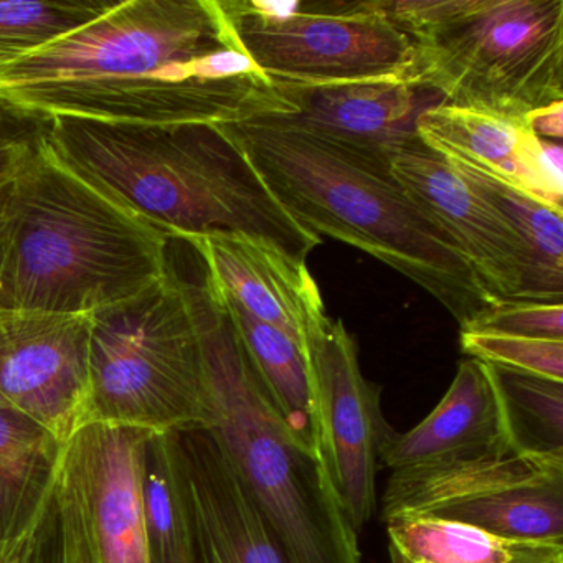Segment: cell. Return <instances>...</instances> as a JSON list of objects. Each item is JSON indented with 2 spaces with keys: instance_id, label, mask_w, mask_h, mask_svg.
<instances>
[{
  "instance_id": "cell-2",
  "label": "cell",
  "mask_w": 563,
  "mask_h": 563,
  "mask_svg": "<svg viewBox=\"0 0 563 563\" xmlns=\"http://www.w3.org/2000/svg\"><path fill=\"white\" fill-rule=\"evenodd\" d=\"M219 126L309 232L355 246L411 279L461 329L496 305L457 243L395 177L384 150L319 133L288 114Z\"/></svg>"
},
{
  "instance_id": "cell-4",
  "label": "cell",
  "mask_w": 563,
  "mask_h": 563,
  "mask_svg": "<svg viewBox=\"0 0 563 563\" xmlns=\"http://www.w3.org/2000/svg\"><path fill=\"white\" fill-rule=\"evenodd\" d=\"M169 240L65 166L45 137L12 183L0 308L93 314L163 278Z\"/></svg>"
},
{
  "instance_id": "cell-12",
  "label": "cell",
  "mask_w": 563,
  "mask_h": 563,
  "mask_svg": "<svg viewBox=\"0 0 563 563\" xmlns=\"http://www.w3.org/2000/svg\"><path fill=\"white\" fill-rule=\"evenodd\" d=\"M90 331V314L0 308V408L65 443L87 418Z\"/></svg>"
},
{
  "instance_id": "cell-13",
  "label": "cell",
  "mask_w": 563,
  "mask_h": 563,
  "mask_svg": "<svg viewBox=\"0 0 563 563\" xmlns=\"http://www.w3.org/2000/svg\"><path fill=\"white\" fill-rule=\"evenodd\" d=\"M385 154L401 186L457 243L487 295L497 302L520 301L526 250L503 216L417 134Z\"/></svg>"
},
{
  "instance_id": "cell-17",
  "label": "cell",
  "mask_w": 563,
  "mask_h": 563,
  "mask_svg": "<svg viewBox=\"0 0 563 563\" xmlns=\"http://www.w3.org/2000/svg\"><path fill=\"white\" fill-rule=\"evenodd\" d=\"M295 104L292 121L319 133L387 150L417 134L421 114L444 103L413 81H347L331 85L276 84Z\"/></svg>"
},
{
  "instance_id": "cell-31",
  "label": "cell",
  "mask_w": 563,
  "mask_h": 563,
  "mask_svg": "<svg viewBox=\"0 0 563 563\" xmlns=\"http://www.w3.org/2000/svg\"><path fill=\"white\" fill-rule=\"evenodd\" d=\"M34 527L29 532H25L24 536L0 542V563H24Z\"/></svg>"
},
{
  "instance_id": "cell-5",
  "label": "cell",
  "mask_w": 563,
  "mask_h": 563,
  "mask_svg": "<svg viewBox=\"0 0 563 563\" xmlns=\"http://www.w3.org/2000/svg\"><path fill=\"white\" fill-rule=\"evenodd\" d=\"M196 256L184 278L199 329L209 387L207 430L229 457L291 563H362L318 454L302 448L276 413L233 324L219 286Z\"/></svg>"
},
{
  "instance_id": "cell-15",
  "label": "cell",
  "mask_w": 563,
  "mask_h": 563,
  "mask_svg": "<svg viewBox=\"0 0 563 563\" xmlns=\"http://www.w3.org/2000/svg\"><path fill=\"white\" fill-rule=\"evenodd\" d=\"M417 136L441 156L490 174L563 212L562 144L540 140L526 121L441 103L421 114Z\"/></svg>"
},
{
  "instance_id": "cell-26",
  "label": "cell",
  "mask_w": 563,
  "mask_h": 563,
  "mask_svg": "<svg viewBox=\"0 0 563 563\" xmlns=\"http://www.w3.org/2000/svg\"><path fill=\"white\" fill-rule=\"evenodd\" d=\"M461 349L484 364L563 382V341L461 331Z\"/></svg>"
},
{
  "instance_id": "cell-32",
  "label": "cell",
  "mask_w": 563,
  "mask_h": 563,
  "mask_svg": "<svg viewBox=\"0 0 563 563\" xmlns=\"http://www.w3.org/2000/svg\"><path fill=\"white\" fill-rule=\"evenodd\" d=\"M12 183L0 186V272L4 265L5 243H8V203L11 197Z\"/></svg>"
},
{
  "instance_id": "cell-11",
  "label": "cell",
  "mask_w": 563,
  "mask_h": 563,
  "mask_svg": "<svg viewBox=\"0 0 563 563\" xmlns=\"http://www.w3.org/2000/svg\"><path fill=\"white\" fill-rule=\"evenodd\" d=\"M314 384L318 456L355 532L377 509L378 454L391 428L380 407V388L358 365V349L344 322L325 319L306 345Z\"/></svg>"
},
{
  "instance_id": "cell-14",
  "label": "cell",
  "mask_w": 563,
  "mask_h": 563,
  "mask_svg": "<svg viewBox=\"0 0 563 563\" xmlns=\"http://www.w3.org/2000/svg\"><path fill=\"white\" fill-rule=\"evenodd\" d=\"M190 529V563H291L207 428L173 431Z\"/></svg>"
},
{
  "instance_id": "cell-30",
  "label": "cell",
  "mask_w": 563,
  "mask_h": 563,
  "mask_svg": "<svg viewBox=\"0 0 563 563\" xmlns=\"http://www.w3.org/2000/svg\"><path fill=\"white\" fill-rule=\"evenodd\" d=\"M526 123L540 140L560 143L563 136V103H555L545 110L536 111L527 117Z\"/></svg>"
},
{
  "instance_id": "cell-8",
  "label": "cell",
  "mask_w": 563,
  "mask_h": 563,
  "mask_svg": "<svg viewBox=\"0 0 563 563\" xmlns=\"http://www.w3.org/2000/svg\"><path fill=\"white\" fill-rule=\"evenodd\" d=\"M240 48L275 84L413 81V41L375 0H298L292 14L265 18L242 0H220Z\"/></svg>"
},
{
  "instance_id": "cell-25",
  "label": "cell",
  "mask_w": 563,
  "mask_h": 563,
  "mask_svg": "<svg viewBox=\"0 0 563 563\" xmlns=\"http://www.w3.org/2000/svg\"><path fill=\"white\" fill-rule=\"evenodd\" d=\"M108 0L0 2V65L25 57L110 11Z\"/></svg>"
},
{
  "instance_id": "cell-18",
  "label": "cell",
  "mask_w": 563,
  "mask_h": 563,
  "mask_svg": "<svg viewBox=\"0 0 563 563\" xmlns=\"http://www.w3.org/2000/svg\"><path fill=\"white\" fill-rule=\"evenodd\" d=\"M509 448L483 362L464 358L440 404L407 433L388 434L378 460L391 471L467 460Z\"/></svg>"
},
{
  "instance_id": "cell-9",
  "label": "cell",
  "mask_w": 563,
  "mask_h": 563,
  "mask_svg": "<svg viewBox=\"0 0 563 563\" xmlns=\"http://www.w3.org/2000/svg\"><path fill=\"white\" fill-rule=\"evenodd\" d=\"M438 517L516 542L563 547V461L510 448L431 466L391 471L382 520Z\"/></svg>"
},
{
  "instance_id": "cell-27",
  "label": "cell",
  "mask_w": 563,
  "mask_h": 563,
  "mask_svg": "<svg viewBox=\"0 0 563 563\" xmlns=\"http://www.w3.org/2000/svg\"><path fill=\"white\" fill-rule=\"evenodd\" d=\"M461 331L486 334L516 335V338L563 341V305L543 302H496L479 318Z\"/></svg>"
},
{
  "instance_id": "cell-21",
  "label": "cell",
  "mask_w": 563,
  "mask_h": 563,
  "mask_svg": "<svg viewBox=\"0 0 563 563\" xmlns=\"http://www.w3.org/2000/svg\"><path fill=\"white\" fill-rule=\"evenodd\" d=\"M448 161L519 236L527 256L526 283L520 301L563 305L562 212L490 174Z\"/></svg>"
},
{
  "instance_id": "cell-6",
  "label": "cell",
  "mask_w": 563,
  "mask_h": 563,
  "mask_svg": "<svg viewBox=\"0 0 563 563\" xmlns=\"http://www.w3.org/2000/svg\"><path fill=\"white\" fill-rule=\"evenodd\" d=\"M85 423L173 433L210 423L199 329L173 265L133 298L90 314Z\"/></svg>"
},
{
  "instance_id": "cell-29",
  "label": "cell",
  "mask_w": 563,
  "mask_h": 563,
  "mask_svg": "<svg viewBox=\"0 0 563 563\" xmlns=\"http://www.w3.org/2000/svg\"><path fill=\"white\" fill-rule=\"evenodd\" d=\"M24 563H68L52 499L38 519L37 526L32 530Z\"/></svg>"
},
{
  "instance_id": "cell-23",
  "label": "cell",
  "mask_w": 563,
  "mask_h": 563,
  "mask_svg": "<svg viewBox=\"0 0 563 563\" xmlns=\"http://www.w3.org/2000/svg\"><path fill=\"white\" fill-rule=\"evenodd\" d=\"M484 368L510 450L533 460L563 461V382L493 364Z\"/></svg>"
},
{
  "instance_id": "cell-10",
  "label": "cell",
  "mask_w": 563,
  "mask_h": 563,
  "mask_svg": "<svg viewBox=\"0 0 563 563\" xmlns=\"http://www.w3.org/2000/svg\"><path fill=\"white\" fill-rule=\"evenodd\" d=\"M151 434L85 423L65 441L52 504L68 563H150L143 466Z\"/></svg>"
},
{
  "instance_id": "cell-3",
  "label": "cell",
  "mask_w": 563,
  "mask_h": 563,
  "mask_svg": "<svg viewBox=\"0 0 563 563\" xmlns=\"http://www.w3.org/2000/svg\"><path fill=\"white\" fill-rule=\"evenodd\" d=\"M55 156L170 240L240 235L308 262L321 236L275 199L242 147L217 124H110L54 118Z\"/></svg>"
},
{
  "instance_id": "cell-24",
  "label": "cell",
  "mask_w": 563,
  "mask_h": 563,
  "mask_svg": "<svg viewBox=\"0 0 563 563\" xmlns=\"http://www.w3.org/2000/svg\"><path fill=\"white\" fill-rule=\"evenodd\" d=\"M143 517L150 563H190V529L173 433H153L144 451Z\"/></svg>"
},
{
  "instance_id": "cell-16",
  "label": "cell",
  "mask_w": 563,
  "mask_h": 563,
  "mask_svg": "<svg viewBox=\"0 0 563 563\" xmlns=\"http://www.w3.org/2000/svg\"><path fill=\"white\" fill-rule=\"evenodd\" d=\"M230 299L258 321L285 332L306 352L309 335L329 318L308 265L240 235L186 236ZM308 355V354H306Z\"/></svg>"
},
{
  "instance_id": "cell-28",
  "label": "cell",
  "mask_w": 563,
  "mask_h": 563,
  "mask_svg": "<svg viewBox=\"0 0 563 563\" xmlns=\"http://www.w3.org/2000/svg\"><path fill=\"white\" fill-rule=\"evenodd\" d=\"M52 120L0 100V186L11 183L47 137Z\"/></svg>"
},
{
  "instance_id": "cell-7",
  "label": "cell",
  "mask_w": 563,
  "mask_h": 563,
  "mask_svg": "<svg viewBox=\"0 0 563 563\" xmlns=\"http://www.w3.org/2000/svg\"><path fill=\"white\" fill-rule=\"evenodd\" d=\"M411 41L417 84L451 107L526 121L563 103V0H470Z\"/></svg>"
},
{
  "instance_id": "cell-20",
  "label": "cell",
  "mask_w": 563,
  "mask_h": 563,
  "mask_svg": "<svg viewBox=\"0 0 563 563\" xmlns=\"http://www.w3.org/2000/svg\"><path fill=\"white\" fill-rule=\"evenodd\" d=\"M220 292L276 413L302 448L318 454L314 384L308 355L285 332L253 318L222 289Z\"/></svg>"
},
{
  "instance_id": "cell-1",
  "label": "cell",
  "mask_w": 563,
  "mask_h": 563,
  "mask_svg": "<svg viewBox=\"0 0 563 563\" xmlns=\"http://www.w3.org/2000/svg\"><path fill=\"white\" fill-rule=\"evenodd\" d=\"M0 100L110 124H235L296 108L240 48L220 0H126L0 65Z\"/></svg>"
},
{
  "instance_id": "cell-22",
  "label": "cell",
  "mask_w": 563,
  "mask_h": 563,
  "mask_svg": "<svg viewBox=\"0 0 563 563\" xmlns=\"http://www.w3.org/2000/svg\"><path fill=\"white\" fill-rule=\"evenodd\" d=\"M385 526L390 549L410 563H539L563 553V547L516 542L438 517H397Z\"/></svg>"
},
{
  "instance_id": "cell-33",
  "label": "cell",
  "mask_w": 563,
  "mask_h": 563,
  "mask_svg": "<svg viewBox=\"0 0 563 563\" xmlns=\"http://www.w3.org/2000/svg\"><path fill=\"white\" fill-rule=\"evenodd\" d=\"M390 560H391V563H410V562H407V560L401 559V556L398 555V553L395 552L394 549H390Z\"/></svg>"
},
{
  "instance_id": "cell-19",
  "label": "cell",
  "mask_w": 563,
  "mask_h": 563,
  "mask_svg": "<svg viewBox=\"0 0 563 563\" xmlns=\"http://www.w3.org/2000/svg\"><path fill=\"white\" fill-rule=\"evenodd\" d=\"M64 444L31 418L0 408V542L24 536L47 509Z\"/></svg>"
}]
</instances>
